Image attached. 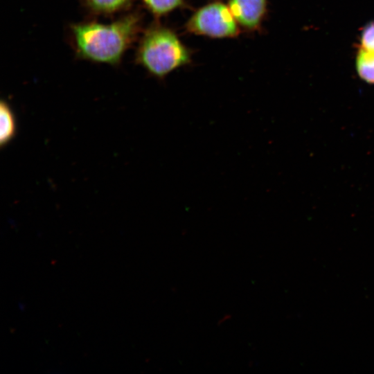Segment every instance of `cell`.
<instances>
[{"mask_svg":"<svg viewBox=\"0 0 374 374\" xmlns=\"http://www.w3.org/2000/svg\"><path fill=\"white\" fill-rule=\"evenodd\" d=\"M141 29L140 13L131 12L109 24L94 21L72 24L71 41L78 58L116 66Z\"/></svg>","mask_w":374,"mask_h":374,"instance_id":"obj_1","label":"cell"},{"mask_svg":"<svg viewBox=\"0 0 374 374\" xmlns=\"http://www.w3.org/2000/svg\"><path fill=\"white\" fill-rule=\"evenodd\" d=\"M190 60V53L177 35L160 25H152L145 30L136 52V62L159 79Z\"/></svg>","mask_w":374,"mask_h":374,"instance_id":"obj_2","label":"cell"},{"mask_svg":"<svg viewBox=\"0 0 374 374\" xmlns=\"http://www.w3.org/2000/svg\"><path fill=\"white\" fill-rule=\"evenodd\" d=\"M188 31L215 38L233 37L239 34L238 22L228 6L208 3L197 10L186 24Z\"/></svg>","mask_w":374,"mask_h":374,"instance_id":"obj_3","label":"cell"},{"mask_svg":"<svg viewBox=\"0 0 374 374\" xmlns=\"http://www.w3.org/2000/svg\"><path fill=\"white\" fill-rule=\"evenodd\" d=\"M267 1L229 0L228 6L238 24L248 30H255L265 16Z\"/></svg>","mask_w":374,"mask_h":374,"instance_id":"obj_4","label":"cell"},{"mask_svg":"<svg viewBox=\"0 0 374 374\" xmlns=\"http://www.w3.org/2000/svg\"><path fill=\"white\" fill-rule=\"evenodd\" d=\"M17 123L10 105L2 100L0 103V147H6L17 136Z\"/></svg>","mask_w":374,"mask_h":374,"instance_id":"obj_5","label":"cell"},{"mask_svg":"<svg viewBox=\"0 0 374 374\" xmlns=\"http://www.w3.org/2000/svg\"><path fill=\"white\" fill-rule=\"evenodd\" d=\"M84 8L91 15L110 16L127 10L132 0H80Z\"/></svg>","mask_w":374,"mask_h":374,"instance_id":"obj_6","label":"cell"},{"mask_svg":"<svg viewBox=\"0 0 374 374\" xmlns=\"http://www.w3.org/2000/svg\"><path fill=\"white\" fill-rule=\"evenodd\" d=\"M356 67L362 80L374 84V53L361 48L357 56Z\"/></svg>","mask_w":374,"mask_h":374,"instance_id":"obj_7","label":"cell"},{"mask_svg":"<svg viewBox=\"0 0 374 374\" xmlns=\"http://www.w3.org/2000/svg\"><path fill=\"white\" fill-rule=\"evenodd\" d=\"M145 7L154 16L166 15L180 6L184 0H141Z\"/></svg>","mask_w":374,"mask_h":374,"instance_id":"obj_8","label":"cell"},{"mask_svg":"<svg viewBox=\"0 0 374 374\" xmlns=\"http://www.w3.org/2000/svg\"><path fill=\"white\" fill-rule=\"evenodd\" d=\"M362 49L374 53V21L367 24L361 34Z\"/></svg>","mask_w":374,"mask_h":374,"instance_id":"obj_9","label":"cell"}]
</instances>
